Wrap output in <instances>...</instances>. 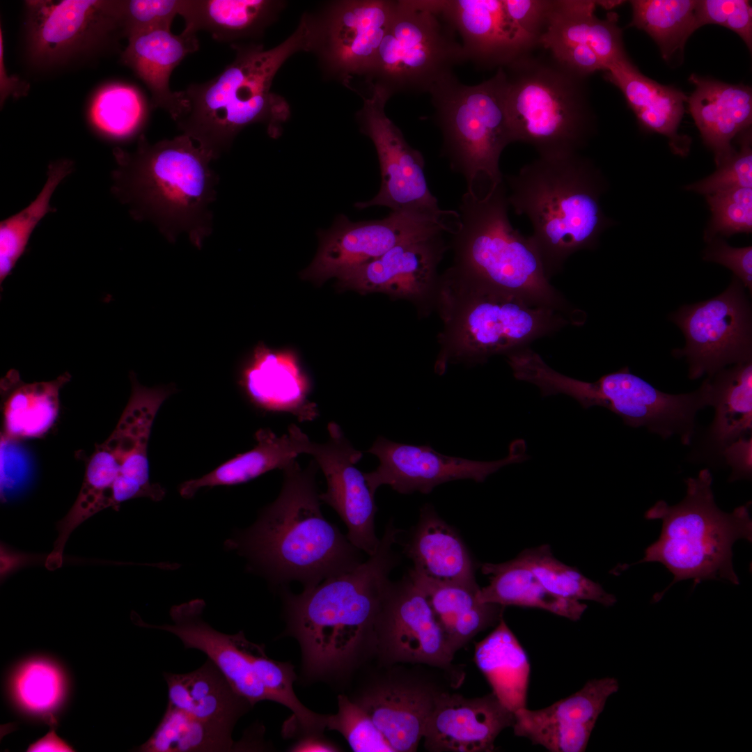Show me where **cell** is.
<instances>
[{"label":"cell","mask_w":752,"mask_h":752,"mask_svg":"<svg viewBox=\"0 0 752 752\" xmlns=\"http://www.w3.org/2000/svg\"><path fill=\"white\" fill-rule=\"evenodd\" d=\"M400 533L390 522L375 553L354 569L299 594L281 589L285 633L298 641L308 679H343L375 655V620Z\"/></svg>","instance_id":"cell-1"},{"label":"cell","mask_w":752,"mask_h":752,"mask_svg":"<svg viewBox=\"0 0 752 752\" xmlns=\"http://www.w3.org/2000/svg\"><path fill=\"white\" fill-rule=\"evenodd\" d=\"M315 462L301 469L294 460L284 468L276 499L226 542L247 559L249 571L281 589L292 581L313 587L363 562L361 550L321 512Z\"/></svg>","instance_id":"cell-2"},{"label":"cell","mask_w":752,"mask_h":752,"mask_svg":"<svg viewBox=\"0 0 752 752\" xmlns=\"http://www.w3.org/2000/svg\"><path fill=\"white\" fill-rule=\"evenodd\" d=\"M113 155L111 192L130 216L151 223L169 242L185 233L201 248L212 231L219 182L211 155L182 134L155 143L142 134L134 150L116 147Z\"/></svg>","instance_id":"cell-3"},{"label":"cell","mask_w":752,"mask_h":752,"mask_svg":"<svg viewBox=\"0 0 752 752\" xmlns=\"http://www.w3.org/2000/svg\"><path fill=\"white\" fill-rule=\"evenodd\" d=\"M304 15L296 30L276 47L265 49L256 43H233L235 58L213 79L192 84L183 93L185 113L176 121L182 134L218 159L246 127L260 123L276 137L290 114L284 99L271 91L283 64L299 52L312 51L314 26Z\"/></svg>","instance_id":"cell-4"},{"label":"cell","mask_w":752,"mask_h":752,"mask_svg":"<svg viewBox=\"0 0 752 752\" xmlns=\"http://www.w3.org/2000/svg\"><path fill=\"white\" fill-rule=\"evenodd\" d=\"M434 305L444 324L434 364L439 375L448 363H483L585 318L579 310L535 303L453 267L439 278Z\"/></svg>","instance_id":"cell-5"},{"label":"cell","mask_w":752,"mask_h":752,"mask_svg":"<svg viewBox=\"0 0 752 752\" xmlns=\"http://www.w3.org/2000/svg\"><path fill=\"white\" fill-rule=\"evenodd\" d=\"M503 180L509 206L531 224V237L549 278L572 254L595 249L613 224L600 203L606 181L593 161L579 152L539 157Z\"/></svg>","instance_id":"cell-6"},{"label":"cell","mask_w":752,"mask_h":752,"mask_svg":"<svg viewBox=\"0 0 752 752\" xmlns=\"http://www.w3.org/2000/svg\"><path fill=\"white\" fill-rule=\"evenodd\" d=\"M684 482L687 494L682 501L671 506L658 501L645 513L647 519H661L662 528L659 539L645 549L637 563L659 562L674 576L665 590L654 595L655 602L674 583L687 579L693 580L694 585L705 580L739 585L733 566V545L739 539L752 541L751 503L731 512L719 509L707 469Z\"/></svg>","instance_id":"cell-7"},{"label":"cell","mask_w":752,"mask_h":752,"mask_svg":"<svg viewBox=\"0 0 752 752\" xmlns=\"http://www.w3.org/2000/svg\"><path fill=\"white\" fill-rule=\"evenodd\" d=\"M508 207L504 180L489 185L485 194L467 190L459 205L457 226L451 233L452 267L535 303L572 310L550 284L532 237L524 236L511 225Z\"/></svg>","instance_id":"cell-8"},{"label":"cell","mask_w":752,"mask_h":752,"mask_svg":"<svg viewBox=\"0 0 752 752\" xmlns=\"http://www.w3.org/2000/svg\"><path fill=\"white\" fill-rule=\"evenodd\" d=\"M515 141L539 157L579 153L596 130L586 77L549 56L524 54L502 68Z\"/></svg>","instance_id":"cell-9"},{"label":"cell","mask_w":752,"mask_h":752,"mask_svg":"<svg viewBox=\"0 0 752 752\" xmlns=\"http://www.w3.org/2000/svg\"><path fill=\"white\" fill-rule=\"evenodd\" d=\"M434 120L443 137V151L453 170L471 189L480 176L489 185L503 181L499 159L515 139L506 109V77L502 68L490 79L469 86L453 72L429 91Z\"/></svg>","instance_id":"cell-10"},{"label":"cell","mask_w":752,"mask_h":752,"mask_svg":"<svg viewBox=\"0 0 752 752\" xmlns=\"http://www.w3.org/2000/svg\"><path fill=\"white\" fill-rule=\"evenodd\" d=\"M464 62L459 37L438 0H399L366 79L370 88L390 97L418 95Z\"/></svg>","instance_id":"cell-11"},{"label":"cell","mask_w":752,"mask_h":752,"mask_svg":"<svg viewBox=\"0 0 752 752\" xmlns=\"http://www.w3.org/2000/svg\"><path fill=\"white\" fill-rule=\"evenodd\" d=\"M26 55L36 68L62 67L123 36V0H29Z\"/></svg>","instance_id":"cell-12"},{"label":"cell","mask_w":752,"mask_h":752,"mask_svg":"<svg viewBox=\"0 0 752 752\" xmlns=\"http://www.w3.org/2000/svg\"><path fill=\"white\" fill-rule=\"evenodd\" d=\"M457 218V212L441 209H405L382 219L357 222L340 214L329 229L318 233V252L301 277L318 283L338 279L400 243L451 233Z\"/></svg>","instance_id":"cell-13"},{"label":"cell","mask_w":752,"mask_h":752,"mask_svg":"<svg viewBox=\"0 0 752 752\" xmlns=\"http://www.w3.org/2000/svg\"><path fill=\"white\" fill-rule=\"evenodd\" d=\"M668 318L685 336V346L672 353L687 358L689 379L712 377L727 365L752 361L751 305L735 276L721 294L684 305Z\"/></svg>","instance_id":"cell-14"},{"label":"cell","mask_w":752,"mask_h":752,"mask_svg":"<svg viewBox=\"0 0 752 752\" xmlns=\"http://www.w3.org/2000/svg\"><path fill=\"white\" fill-rule=\"evenodd\" d=\"M375 655L384 666L419 664L453 673L445 633L408 574L389 581L375 620Z\"/></svg>","instance_id":"cell-15"},{"label":"cell","mask_w":752,"mask_h":752,"mask_svg":"<svg viewBox=\"0 0 752 752\" xmlns=\"http://www.w3.org/2000/svg\"><path fill=\"white\" fill-rule=\"evenodd\" d=\"M588 399L592 407L608 409L629 426H644L664 439L679 435L684 445L690 444L694 436L697 412L712 405L708 377L694 391L669 394L632 373L628 367L592 382Z\"/></svg>","instance_id":"cell-16"},{"label":"cell","mask_w":752,"mask_h":752,"mask_svg":"<svg viewBox=\"0 0 752 752\" xmlns=\"http://www.w3.org/2000/svg\"><path fill=\"white\" fill-rule=\"evenodd\" d=\"M398 1L334 2L314 20L312 52L330 77L350 86L353 76L370 73Z\"/></svg>","instance_id":"cell-17"},{"label":"cell","mask_w":752,"mask_h":752,"mask_svg":"<svg viewBox=\"0 0 752 752\" xmlns=\"http://www.w3.org/2000/svg\"><path fill=\"white\" fill-rule=\"evenodd\" d=\"M389 98L381 89L371 88L356 114L361 132L371 139L376 149L382 184L375 197L355 206L359 209L385 206L392 211L437 210L440 209L437 199L425 180L422 154L408 144L400 130L386 115L384 108Z\"/></svg>","instance_id":"cell-18"},{"label":"cell","mask_w":752,"mask_h":752,"mask_svg":"<svg viewBox=\"0 0 752 752\" xmlns=\"http://www.w3.org/2000/svg\"><path fill=\"white\" fill-rule=\"evenodd\" d=\"M379 464L364 477L372 493L387 485L401 494H428L437 485L461 479L483 482L501 468L528 459L525 442L513 441L506 457L495 461H476L437 453L430 446L393 442L379 437L368 451Z\"/></svg>","instance_id":"cell-19"},{"label":"cell","mask_w":752,"mask_h":752,"mask_svg":"<svg viewBox=\"0 0 752 752\" xmlns=\"http://www.w3.org/2000/svg\"><path fill=\"white\" fill-rule=\"evenodd\" d=\"M389 666L352 700L369 715L395 752H414L445 690L415 671L400 664Z\"/></svg>","instance_id":"cell-20"},{"label":"cell","mask_w":752,"mask_h":752,"mask_svg":"<svg viewBox=\"0 0 752 752\" xmlns=\"http://www.w3.org/2000/svg\"><path fill=\"white\" fill-rule=\"evenodd\" d=\"M327 429L329 439L322 444L312 441L308 451L327 480V489L320 494V499L330 506L345 524L349 541L371 556L377 551L380 539L375 531L377 510L375 494L370 490L364 473L355 467L362 453L352 446L338 424L331 422Z\"/></svg>","instance_id":"cell-21"},{"label":"cell","mask_w":752,"mask_h":752,"mask_svg":"<svg viewBox=\"0 0 752 752\" xmlns=\"http://www.w3.org/2000/svg\"><path fill=\"white\" fill-rule=\"evenodd\" d=\"M446 249L442 234L405 242L338 279L363 294L383 292L428 308L434 305L437 267Z\"/></svg>","instance_id":"cell-22"},{"label":"cell","mask_w":752,"mask_h":752,"mask_svg":"<svg viewBox=\"0 0 752 752\" xmlns=\"http://www.w3.org/2000/svg\"><path fill=\"white\" fill-rule=\"evenodd\" d=\"M459 37L466 62L504 68L539 46L508 15L503 0H438Z\"/></svg>","instance_id":"cell-23"},{"label":"cell","mask_w":752,"mask_h":752,"mask_svg":"<svg viewBox=\"0 0 752 752\" xmlns=\"http://www.w3.org/2000/svg\"><path fill=\"white\" fill-rule=\"evenodd\" d=\"M515 721L493 692L469 698L444 691L427 723L424 746L432 752L492 751L497 736Z\"/></svg>","instance_id":"cell-24"},{"label":"cell","mask_w":752,"mask_h":752,"mask_svg":"<svg viewBox=\"0 0 752 752\" xmlns=\"http://www.w3.org/2000/svg\"><path fill=\"white\" fill-rule=\"evenodd\" d=\"M121 54L123 64L146 84L151 94V107L166 111L175 122L185 113L187 100L182 91H173L169 79L186 56L198 49L196 34L171 29H155L128 38Z\"/></svg>","instance_id":"cell-25"},{"label":"cell","mask_w":752,"mask_h":752,"mask_svg":"<svg viewBox=\"0 0 752 752\" xmlns=\"http://www.w3.org/2000/svg\"><path fill=\"white\" fill-rule=\"evenodd\" d=\"M696 86L687 97L689 111L705 144L714 154L716 166L735 152L733 139L752 122L751 88L691 75Z\"/></svg>","instance_id":"cell-26"},{"label":"cell","mask_w":752,"mask_h":752,"mask_svg":"<svg viewBox=\"0 0 752 752\" xmlns=\"http://www.w3.org/2000/svg\"><path fill=\"white\" fill-rule=\"evenodd\" d=\"M240 385L249 399L267 411L287 412L301 420L316 415L306 400L308 383L295 355L258 345L240 372Z\"/></svg>","instance_id":"cell-27"},{"label":"cell","mask_w":752,"mask_h":752,"mask_svg":"<svg viewBox=\"0 0 752 752\" xmlns=\"http://www.w3.org/2000/svg\"><path fill=\"white\" fill-rule=\"evenodd\" d=\"M604 72L605 79L622 92L641 127L666 136L677 154L687 152L688 143L677 134L687 100L682 91L645 77L627 56L607 66Z\"/></svg>","instance_id":"cell-28"},{"label":"cell","mask_w":752,"mask_h":752,"mask_svg":"<svg viewBox=\"0 0 752 752\" xmlns=\"http://www.w3.org/2000/svg\"><path fill=\"white\" fill-rule=\"evenodd\" d=\"M597 5L596 1L551 0L540 46L549 52L572 46L590 47L604 70L627 56L617 15L599 19L595 15Z\"/></svg>","instance_id":"cell-29"},{"label":"cell","mask_w":752,"mask_h":752,"mask_svg":"<svg viewBox=\"0 0 752 752\" xmlns=\"http://www.w3.org/2000/svg\"><path fill=\"white\" fill-rule=\"evenodd\" d=\"M404 550L416 572L437 581L478 586L471 556L457 533L430 504L420 512Z\"/></svg>","instance_id":"cell-30"},{"label":"cell","mask_w":752,"mask_h":752,"mask_svg":"<svg viewBox=\"0 0 752 752\" xmlns=\"http://www.w3.org/2000/svg\"><path fill=\"white\" fill-rule=\"evenodd\" d=\"M70 379L65 372L53 380L27 383L17 370H10L0 381L1 440L14 442L46 434L58 414L60 391Z\"/></svg>","instance_id":"cell-31"},{"label":"cell","mask_w":752,"mask_h":752,"mask_svg":"<svg viewBox=\"0 0 752 752\" xmlns=\"http://www.w3.org/2000/svg\"><path fill=\"white\" fill-rule=\"evenodd\" d=\"M256 446L240 454L198 478L182 483L179 487L182 497L190 499L203 487L230 486L251 480L269 471L283 470L301 453L308 454L311 442L296 425L287 434L277 436L269 429L256 433Z\"/></svg>","instance_id":"cell-32"},{"label":"cell","mask_w":752,"mask_h":752,"mask_svg":"<svg viewBox=\"0 0 752 752\" xmlns=\"http://www.w3.org/2000/svg\"><path fill=\"white\" fill-rule=\"evenodd\" d=\"M408 576L426 597L453 654L502 618L505 606L479 602L478 586L437 581L413 569Z\"/></svg>","instance_id":"cell-33"},{"label":"cell","mask_w":752,"mask_h":752,"mask_svg":"<svg viewBox=\"0 0 752 752\" xmlns=\"http://www.w3.org/2000/svg\"><path fill=\"white\" fill-rule=\"evenodd\" d=\"M168 704L194 717L234 728L251 707L209 658L196 670L164 673Z\"/></svg>","instance_id":"cell-34"},{"label":"cell","mask_w":752,"mask_h":752,"mask_svg":"<svg viewBox=\"0 0 752 752\" xmlns=\"http://www.w3.org/2000/svg\"><path fill=\"white\" fill-rule=\"evenodd\" d=\"M283 2L270 0H183V31L204 30L221 42L258 37L276 19Z\"/></svg>","instance_id":"cell-35"},{"label":"cell","mask_w":752,"mask_h":752,"mask_svg":"<svg viewBox=\"0 0 752 752\" xmlns=\"http://www.w3.org/2000/svg\"><path fill=\"white\" fill-rule=\"evenodd\" d=\"M474 661L504 706L514 713L526 707L530 664L503 618L476 645Z\"/></svg>","instance_id":"cell-36"},{"label":"cell","mask_w":752,"mask_h":752,"mask_svg":"<svg viewBox=\"0 0 752 752\" xmlns=\"http://www.w3.org/2000/svg\"><path fill=\"white\" fill-rule=\"evenodd\" d=\"M481 570L489 577V585L477 595L482 603L538 608L572 620H579L587 609L579 601L547 591L519 556L502 563H484Z\"/></svg>","instance_id":"cell-37"},{"label":"cell","mask_w":752,"mask_h":752,"mask_svg":"<svg viewBox=\"0 0 752 752\" xmlns=\"http://www.w3.org/2000/svg\"><path fill=\"white\" fill-rule=\"evenodd\" d=\"M708 378L715 416L708 431L707 446L721 455L738 439L751 436L752 361L723 368Z\"/></svg>","instance_id":"cell-38"},{"label":"cell","mask_w":752,"mask_h":752,"mask_svg":"<svg viewBox=\"0 0 752 752\" xmlns=\"http://www.w3.org/2000/svg\"><path fill=\"white\" fill-rule=\"evenodd\" d=\"M233 728L194 717L168 704L141 752H227L238 749Z\"/></svg>","instance_id":"cell-39"},{"label":"cell","mask_w":752,"mask_h":752,"mask_svg":"<svg viewBox=\"0 0 752 752\" xmlns=\"http://www.w3.org/2000/svg\"><path fill=\"white\" fill-rule=\"evenodd\" d=\"M74 170V162L68 159L50 162L46 182L36 198L25 208L1 221V285L25 253L36 227L47 214L56 211L50 205L51 198L58 185Z\"/></svg>","instance_id":"cell-40"},{"label":"cell","mask_w":752,"mask_h":752,"mask_svg":"<svg viewBox=\"0 0 752 752\" xmlns=\"http://www.w3.org/2000/svg\"><path fill=\"white\" fill-rule=\"evenodd\" d=\"M629 24L645 31L659 47L665 60L683 50L697 30L695 0H633Z\"/></svg>","instance_id":"cell-41"},{"label":"cell","mask_w":752,"mask_h":752,"mask_svg":"<svg viewBox=\"0 0 752 752\" xmlns=\"http://www.w3.org/2000/svg\"><path fill=\"white\" fill-rule=\"evenodd\" d=\"M10 687L22 710L52 726L56 723L54 714L63 703L67 687L63 672L52 661L33 658L22 663L12 675Z\"/></svg>","instance_id":"cell-42"},{"label":"cell","mask_w":752,"mask_h":752,"mask_svg":"<svg viewBox=\"0 0 752 752\" xmlns=\"http://www.w3.org/2000/svg\"><path fill=\"white\" fill-rule=\"evenodd\" d=\"M148 109L141 93L134 87L113 84L100 91L91 110V124L106 139L126 141L143 134Z\"/></svg>","instance_id":"cell-43"},{"label":"cell","mask_w":752,"mask_h":752,"mask_svg":"<svg viewBox=\"0 0 752 752\" xmlns=\"http://www.w3.org/2000/svg\"><path fill=\"white\" fill-rule=\"evenodd\" d=\"M550 593L565 599L590 600L605 606L616 602V597L602 586L558 560L547 545L526 549L518 555Z\"/></svg>","instance_id":"cell-44"},{"label":"cell","mask_w":752,"mask_h":752,"mask_svg":"<svg viewBox=\"0 0 752 752\" xmlns=\"http://www.w3.org/2000/svg\"><path fill=\"white\" fill-rule=\"evenodd\" d=\"M618 688V682L614 677L593 679L588 681L578 691L549 707L537 710L524 707V711L533 719L564 726H595L607 699L616 693Z\"/></svg>","instance_id":"cell-45"},{"label":"cell","mask_w":752,"mask_h":752,"mask_svg":"<svg viewBox=\"0 0 752 752\" xmlns=\"http://www.w3.org/2000/svg\"><path fill=\"white\" fill-rule=\"evenodd\" d=\"M338 710L327 717L326 728L340 733L355 752H395L369 715L344 694L338 696Z\"/></svg>","instance_id":"cell-46"},{"label":"cell","mask_w":752,"mask_h":752,"mask_svg":"<svg viewBox=\"0 0 752 752\" xmlns=\"http://www.w3.org/2000/svg\"><path fill=\"white\" fill-rule=\"evenodd\" d=\"M711 219L704 233L709 242L719 235L730 237L752 231V188L743 187L706 196Z\"/></svg>","instance_id":"cell-47"},{"label":"cell","mask_w":752,"mask_h":752,"mask_svg":"<svg viewBox=\"0 0 752 752\" xmlns=\"http://www.w3.org/2000/svg\"><path fill=\"white\" fill-rule=\"evenodd\" d=\"M514 733L529 739L552 752H583L586 751L595 726L565 727L554 722L534 719L524 707L515 712Z\"/></svg>","instance_id":"cell-48"},{"label":"cell","mask_w":752,"mask_h":752,"mask_svg":"<svg viewBox=\"0 0 752 752\" xmlns=\"http://www.w3.org/2000/svg\"><path fill=\"white\" fill-rule=\"evenodd\" d=\"M740 149L716 166L712 174L686 187L689 191L708 196L743 187L752 188L751 132H742Z\"/></svg>","instance_id":"cell-49"},{"label":"cell","mask_w":752,"mask_h":752,"mask_svg":"<svg viewBox=\"0 0 752 752\" xmlns=\"http://www.w3.org/2000/svg\"><path fill=\"white\" fill-rule=\"evenodd\" d=\"M697 29L707 24L726 27L735 32L750 51L752 49V8L746 0L696 1Z\"/></svg>","instance_id":"cell-50"},{"label":"cell","mask_w":752,"mask_h":752,"mask_svg":"<svg viewBox=\"0 0 752 752\" xmlns=\"http://www.w3.org/2000/svg\"><path fill=\"white\" fill-rule=\"evenodd\" d=\"M183 0H123L122 30L126 38L150 29H171Z\"/></svg>","instance_id":"cell-51"},{"label":"cell","mask_w":752,"mask_h":752,"mask_svg":"<svg viewBox=\"0 0 752 752\" xmlns=\"http://www.w3.org/2000/svg\"><path fill=\"white\" fill-rule=\"evenodd\" d=\"M704 251L703 259L723 265L730 269L752 292V247H733L719 237L710 241Z\"/></svg>","instance_id":"cell-52"},{"label":"cell","mask_w":752,"mask_h":752,"mask_svg":"<svg viewBox=\"0 0 752 752\" xmlns=\"http://www.w3.org/2000/svg\"><path fill=\"white\" fill-rule=\"evenodd\" d=\"M551 0H503L505 9L516 25L539 47Z\"/></svg>","instance_id":"cell-53"},{"label":"cell","mask_w":752,"mask_h":752,"mask_svg":"<svg viewBox=\"0 0 752 752\" xmlns=\"http://www.w3.org/2000/svg\"><path fill=\"white\" fill-rule=\"evenodd\" d=\"M728 465L732 469L730 481L750 480L752 473V437H741L722 452Z\"/></svg>","instance_id":"cell-54"},{"label":"cell","mask_w":752,"mask_h":752,"mask_svg":"<svg viewBox=\"0 0 752 752\" xmlns=\"http://www.w3.org/2000/svg\"><path fill=\"white\" fill-rule=\"evenodd\" d=\"M2 30L0 29V103L3 104L9 96L20 97L27 95L30 86L26 81L16 76L8 75L3 57V40Z\"/></svg>","instance_id":"cell-55"},{"label":"cell","mask_w":752,"mask_h":752,"mask_svg":"<svg viewBox=\"0 0 752 752\" xmlns=\"http://www.w3.org/2000/svg\"><path fill=\"white\" fill-rule=\"evenodd\" d=\"M37 556L11 550L4 545H1V579H4L11 573L22 567L37 563Z\"/></svg>","instance_id":"cell-56"},{"label":"cell","mask_w":752,"mask_h":752,"mask_svg":"<svg viewBox=\"0 0 752 752\" xmlns=\"http://www.w3.org/2000/svg\"><path fill=\"white\" fill-rule=\"evenodd\" d=\"M290 751L293 752H335L341 751L340 749L323 738L321 734H308L301 737L293 744Z\"/></svg>","instance_id":"cell-57"},{"label":"cell","mask_w":752,"mask_h":752,"mask_svg":"<svg viewBox=\"0 0 752 752\" xmlns=\"http://www.w3.org/2000/svg\"><path fill=\"white\" fill-rule=\"evenodd\" d=\"M26 751L30 752H71L75 750L56 735L54 729H52L44 737L31 744Z\"/></svg>","instance_id":"cell-58"}]
</instances>
